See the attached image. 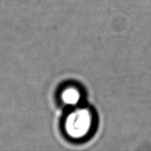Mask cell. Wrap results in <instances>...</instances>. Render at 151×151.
<instances>
[{
  "label": "cell",
  "instance_id": "1",
  "mask_svg": "<svg viewBox=\"0 0 151 151\" xmlns=\"http://www.w3.org/2000/svg\"><path fill=\"white\" fill-rule=\"evenodd\" d=\"M93 125V113L87 108H77L69 114L64 122V129L69 137L82 139L91 132Z\"/></svg>",
  "mask_w": 151,
  "mask_h": 151
},
{
  "label": "cell",
  "instance_id": "2",
  "mask_svg": "<svg viewBox=\"0 0 151 151\" xmlns=\"http://www.w3.org/2000/svg\"><path fill=\"white\" fill-rule=\"evenodd\" d=\"M62 102L68 106L78 105L81 100V93L75 86H69L63 90L61 93Z\"/></svg>",
  "mask_w": 151,
  "mask_h": 151
}]
</instances>
